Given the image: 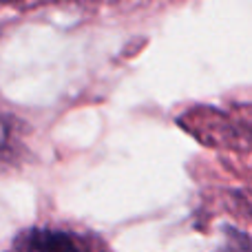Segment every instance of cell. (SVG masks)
I'll use <instances>...</instances> for the list:
<instances>
[{"instance_id":"7a4b0ae2","label":"cell","mask_w":252,"mask_h":252,"mask_svg":"<svg viewBox=\"0 0 252 252\" xmlns=\"http://www.w3.org/2000/svg\"><path fill=\"white\" fill-rule=\"evenodd\" d=\"M230 232V241L237 246V250H250L252 252V237L244 235V232H237V230H228Z\"/></svg>"},{"instance_id":"6da1fadb","label":"cell","mask_w":252,"mask_h":252,"mask_svg":"<svg viewBox=\"0 0 252 252\" xmlns=\"http://www.w3.org/2000/svg\"><path fill=\"white\" fill-rule=\"evenodd\" d=\"M16 252H89L78 235L58 228H29L16 239Z\"/></svg>"}]
</instances>
